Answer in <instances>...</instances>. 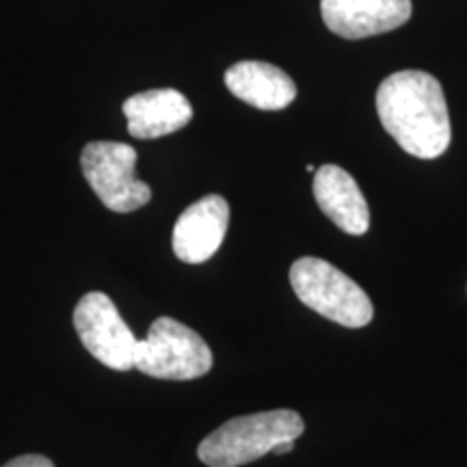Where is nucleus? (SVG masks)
<instances>
[{"label":"nucleus","mask_w":467,"mask_h":467,"mask_svg":"<svg viewBox=\"0 0 467 467\" xmlns=\"http://www.w3.org/2000/svg\"><path fill=\"white\" fill-rule=\"evenodd\" d=\"M377 113L385 132L416 159H440L451 148V113L433 74L422 69L389 74L377 89Z\"/></svg>","instance_id":"1"},{"label":"nucleus","mask_w":467,"mask_h":467,"mask_svg":"<svg viewBox=\"0 0 467 467\" xmlns=\"http://www.w3.org/2000/svg\"><path fill=\"white\" fill-rule=\"evenodd\" d=\"M306 422L292 409L251 413L227 420L197 448V457L208 467H241L271 454L279 443L296 441Z\"/></svg>","instance_id":"2"},{"label":"nucleus","mask_w":467,"mask_h":467,"mask_svg":"<svg viewBox=\"0 0 467 467\" xmlns=\"http://www.w3.org/2000/svg\"><path fill=\"white\" fill-rule=\"evenodd\" d=\"M290 284L303 306L327 320L359 329L375 317V307L358 282L320 258H299L290 266Z\"/></svg>","instance_id":"3"},{"label":"nucleus","mask_w":467,"mask_h":467,"mask_svg":"<svg viewBox=\"0 0 467 467\" xmlns=\"http://www.w3.org/2000/svg\"><path fill=\"white\" fill-rule=\"evenodd\" d=\"M137 370L167 381H191L208 375L213 350L206 340L178 320L161 317L137 344Z\"/></svg>","instance_id":"4"},{"label":"nucleus","mask_w":467,"mask_h":467,"mask_svg":"<svg viewBox=\"0 0 467 467\" xmlns=\"http://www.w3.org/2000/svg\"><path fill=\"white\" fill-rule=\"evenodd\" d=\"M137 150L119 141H91L80 154L85 180L104 206L126 214L151 200V189L134 175Z\"/></svg>","instance_id":"5"},{"label":"nucleus","mask_w":467,"mask_h":467,"mask_svg":"<svg viewBox=\"0 0 467 467\" xmlns=\"http://www.w3.org/2000/svg\"><path fill=\"white\" fill-rule=\"evenodd\" d=\"M74 327L83 347L110 370L126 372L137 364L139 340L104 292H87L76 303Z\"/></svg>","instance_id":"6"},{"label":"nucleus","mask_w":467,"mask_h":467,"mask_svg":"<svg viewBox=\"0 0 467 467\" xmlns=\"http://www.w3.org/2000/svg\"><path fill=\"white\" fill-rule=\"evenodd\" d=\"M230 225V203L221 195H206L175 221L171 247L186 265H203L217 254Z\"/></svg>","instance_id":"7"},{"label":"nucleus","mask_w":467,"mask_h":467,"mask_svg":"<svg viewBox=\"0 0 467 467\" xmlns=\"http://www.w3.org/2000/svg\"><path fill=\"white\" fill-rule=\"evenodd\" d=\"M411 0H320L323 22L344 39H366L407 25Z\"/></svg>","instance_id":"8"},{"label":"nucleus","mask_w":467,"mask_h":467,"mask_svg":"<svg viewBox=\"0 0 467 467\" xmlns=\"http://www.w3.org/2000/svg\"><path fill=\"white\" fill-rule=\"evenodd\" d=\"M314 197L327 217L350 236H364L370 227V208L364 192L342 167L323 165L317 169Z\"/></svg>","instance_id":"9"},{"label":"nucleus","mask_w":467,"mask_h":467,"mask_svg":"<svg viewBox=\"0 0 467 467\" xmlns=\"http://www.w3.org/2000/svg\"><path fill=\"white\" fill-rule=\"evenodd\" d=\"M128 132L134 139H161L173 134L192 119V107L184 93L175 89H150L134 93L124 102Z\"/></svg>","instance_id":"10"},{"label":"nucleus","mask_w":467,"mask_h":467,"mask_svg":"<svg viewBox=\"0 0 467 467\" xmlns=\"http://www.w3.org/2000/svg\"><path fill=\"white\" fill-rule=\"evenodd\" d=\"M225 87L238 100L260 110H282L296 98V85L282 67L265 61H241L225 72Z\"/></svg>","instance_id":"11"},{"label":"nucleus","mask_w":467,"mask_h":467,"mask_svg":"<svg viewBox=\"0 0 467 467\" xmlns=\"http://www.w3.org/2000/svg\"><path fill=\"white\" fill-rule=\"evenodd\" d=\"M3 467H55V463L44 454H22V457L11 459Z\"/></svg>","instance_id":"12"},{"label":"nucleus","mask_w":467,"mask_h":467,"mask_svg":"<svg viewBox=\"0 0 467 467\" xmlns=\"http://www.w3.org/2000/svg\"><path fill=\"white\" fill-rule=\"evenodd\" d=\"M292 448H295V441H285V443H279V446L273 451V454H288L292 452Z\"/></svg>","instance_id":"13"}]
</instances>
